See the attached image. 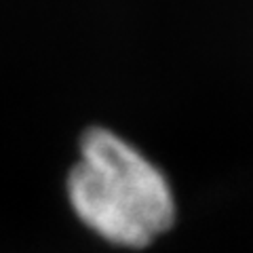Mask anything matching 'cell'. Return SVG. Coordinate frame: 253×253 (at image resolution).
<instances>
[{"mask_svg": "<svg viewBox=\"0 0 253 253\" xmlns=\"http://www.w3.org/2000/svg\"><path fill=\"white\" fill-rule=\"evenodd\" d=\"M68 196L84 226L121 247H146L175 219L163 171L104 126L86 131L68 175Z\"/></svg>", "mask_w": 253, "mask_h": 253, "instance_id": "obj_1", "label": "cell"}]
</instances>
